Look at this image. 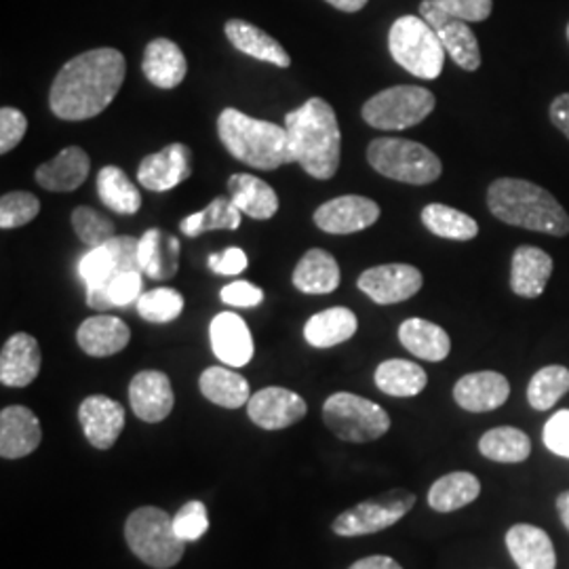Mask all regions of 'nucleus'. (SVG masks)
Masks as SVG:
<instances>
[{"mask_svg":"<svg viewBox=\"0 0 569 569\" xmlns=\"http://www.w3.org/2000/svg\"><path fill=\"white\" fill-rule=\"evenodd\" d=\"M380 220V204L367 197L346 194L331 199L315 211V224L329 234L361 232Z\"/></svg>","mask_w":569,"mask_h":569,"instance_id":"15","label":"nucleus"},{"mask_svg":"<svg viewBox=\"0 0 569 569\" xmlns=\"http://www.w3.org/2000/svg\"><path fill=\"white\" fill-rule=\"evenodd\" d=\"M213 355L228 367H244L253 359L249 326L234 312H220L209 326Z\"/></svg>","mask_w":569,"mask_h":569,"instance_id":"22","label":"nucleus"},{"mask_svg":"<svg viewBox=\"0 0 569 569\" xmlns=\"http://www.w3.org/2000/svg\"><path fill=\"white\" fill-rule=\"evenodd\" d=\"M428 385L427 371L413 361L388 359L376 369V387L388 397H416Z\"/></svg>","mask_w":569,"mask_h":569,"instance_id":"36","label":"nucleus"},{"mask_svg":"<svg viewBox=\"0 0 569 569\" xmlns=\"http://www.w3.org/2000/svg\"><path fill=\"white\" fill-rule=\"evenodd\" d=\"M557 512H559V519L563 521V526L569 531V491H563L557 496Z\"/></svg>","mask_w":569,"mask_h":569,"instance_id":"55","label":"nucleus"},{"mask_svg":"<svg viewBox=\"0 0 569 569\" xmlns=\"http://www.w3.org/2000/svg\"><path fill=\"white\" fill-rule=\"evenodd\" d=\"M140 266L152 281H169L180 272V241L161 228H150L140 239Z\"/></svg>","mask_w":569,"mask_h":569,"instance_id":"27","label":"nucleus"},{"mask_svg":"<svg viewBox=\"0 0 569 569\" xmlns=\"http://www.w3.org/2000/svg\"><path fill=\"white\" fill-rule=\"evenodd\" d=\"M509 380L498 371H475L453 387L456 403L470 413H488L509 401Z\"/></svg>","mask_w":569,"mask_h":569,"instance_id":"21","label":"nucleus"},{"mask_svg":"<svg viewBox=\"0 0 569 569\" xmlns=\"http://www.w3.org/2000/svg\"><path fill=\"white\" fill-rule=\"evenodd\" d=\"M399 340L413 357L430 363L448 359L451 340L443 327L430 323L427 319H407L399 327Z\"/></svg>","mask_w":569,"mask_h":569,"instance_id":"33","label":"nucleus"},{"mask_svg":"<svg viewBox=\"0 0 569 569\" xmlns=\"http://www.w3.org/2000/svg\"><path fill=\"white\" fill-rule=\"evenodd\" d=\"M98 194L102 203L121 216H133L142 207V194L138 186L127 178L121 167L108 164L98 173Z\"/></svg>","mask_w":569,"mask_h":569,"instance_id":"37","label":"nucleus"},{"mask_svg":"<svg viewBox=\"0 0 569 569\" xmlns=\"http://www.w3.org/2000/svg\"><path fill=\"white\" fill-rule=\"evenodd\" d=\"M489 211L505 224L552 237L569 234V216L549 190L517 178L496 180L488 188Z\"/></svg>","mask_w":569,"mask_h":569,"instance_id":"3","label":"nucleus"},{"mask_svg":"<svg viewBox=\"0 0 569 569\" xmlns=\"http://www.w3.org/2000/svg\"><path fill=\"white\" fill-rule=\"evenodd\" d=\"M183 310V296L178 289L159 287L146 291L138 300V312L148 323H171L176 321Z\"/></svg>","mask_w":569,"mask_h":569,"instance_id":"42","label":"nucleus"},{"mask_svg":"<svg viewBox=\"0 0 569 569\" xmlns=\"http://www.w3.org/2000/svg\"><path fill=\"white\" fill-rule=\"evenodd\" d=\"M569 392V369L563 366L542 367L529 380V406L538 411H549Z\"/></svg>","mask_w":569,"mask_h":569,"instance_id":"41","label":"nucleus"},{"mask_svg":"<svg viewBox=\"0 0 569 569\" xmlns=\"http://www.w3.org/2000/svg\"><path fill=\"white\" fill-rule=\"evenodd\" d=\"M192 176V152L186 143H169L161 152L143 157L138 182L150 192H167Z\"/></svg>","mask_w":569,"mask_h":569,"instance_id":"16","label":"nucleus"},{"mask_svg":"<svg viewBox=\"0 0 569 569\" xmlns=\"http://www.w3.org/2000/svg\"><path fill=\"white\" fill-rule=\"evenodd\" d=\"M143 77L159 89H176L188 72L182 49L169 39H154L143 51Z\"/></svg>","mask_w":569,"mask_h":569,"instance_id":"28","label":"nucleus"},{"mask_svg":"<svg viewBox=\"0 0 569 569\" xmlns=\"http://www.w3.org/2000/svg\"><path fill=\"white\" fill-rule=\"evenodd\" d=\"M124 540L142 563L154 569L178 566L186 550V542L173 528V517L157 507H142L129 515Z\"/></svg>","mask_w":569,"mask_h":569,"instance_id":"5","label":"nucleus"},{"mask_svg":"<svg viewBox=\"0 0 569 569\" xmlns=\"http://www.w3.org/2000/svg\"><path fill=\"white\" fill-rule=\"evenodd\" d=\"M28 131V119L18 108L4 106L0 110V152L9 154L23 140Z\"/></svg>","mask_w":569,"mask_h":569,"instance_id":"47","label":"nucleus"},{"mask_svg":"<svg viewBox=\"0 0 569 569\" xmlns=\"http://www.w3.org/2000/svg\"><path fill=\"white\" fill-rule=\"evenodd\" d=\"M293 163L315 180H331L342 159V133L336 110L323 98H310L284 117Z\"/></svg>","mask_w":569,"mask_h":569,"instance_id":"2","label":"nucleus"},{"mask_svg":"<svg viewBox=\"0 0 569 569\" xmlns=\"http://www.w3.org/2000/svg\"><path fill=\"white\" fill-rule=\"evenodd\" d=\"M348 569H403L392 557L387 555H371L366 559H359L357 563H352Z\"/></svg>","mask_w":569,"mask_h":569,"instance_id":"53","label":"nucleus"},{"mask_svg":"<svg viewBox=\"0 0 569 569\" xmlns=\"http://www.w3.org/2000/svg\"><path fill=\"white\" fill-rule=\"evenodd\" d=\"M293 284L308 296L331 293L340 284V266L326 249H310L293 270Z\"/></svg>","mask_w":569,"mask_h":569,"instance_id":"32","label":"nucleus"},{"mask_svg":"<svg viewBox=\"0 0 569 569\" xmlns=\"http://www.w3.org/2000/svg\"><path fill=\"white\" fill-rule=\"evenodd\" d=\"M479 451L491 462L519 465L526 462L531 453V441L519 428L498 427L488 430L479 439Z\"/></svg>","mask_w":569,"mask_h":569,"instance_id":"38","label":"nucleus"},{"mask_svg":"<svg viewBox=\"0 0 569 569\" xmlns=\"http://www.w3.org/2000/svg\"><path fill=\"white\" fill-rule=\"evenodd\" d=\"M199 388L207 401L226 409H239L251 399L249 382L228 367H207L199 378Z\"/></svg>","mask_w":569,"mask_h":569,"instance_id":"35","label":"nucleus"},{"mask_svg":"<svg viewBox=\"0 0 569 569\" xmlns=\"http://www.w3.org/2000/svg\"><path fill=\"white\" fill-rule=\"evenodd\" d=\"M308 411L305 399L283 387L262 388L256 392L249 403L247 413L256 427L264 430H283L298 425Z\"/></svg>","mask_w":569,"mask_h":569,"instance_id":"14","label":"nucleus"},{"mask_svg":"<svg viewBox=\"0 0 569 569\" xmlns=\"http://www.w3.org/2000/svg\"><path fill=\"white\" fill-rule=\"evenodd\" d=\"M72 226H74V232L79 234L82 243L89 244L91 249L102 247V244L112 241L117 237L114 234V222L108 220L102 213H98L96 209L84 207V204L72 211Z\"/></svg>","mask_w":569,"mask_h":569,"instance_id":"43","label":"nucleus"},{"mask_svg":"<svg viewBox=\"0 0 569 569\" xmlns=\"http://www.w3.org/2000/svg\"><path fill=\"white\" fill-rule=\"evenodd\" d=\"M326 427L348 443H371L382 439L390 428L385 407L352 392H336L323 406Z\"/></svg>","mask_w":569,"mask_h":569,"instance_id":"9","label":"nucleus"},{"mask_svg":"<svg viewBox=\"0 0 569 569\" xmlns=\"http://www.w3.org/2000/svg\"><path fill=\"white\" fill-rule=\"evenodd\" d=\"M416 507V493L407 489H390L387 493L373 496L359 502L357 507L345 510L333 521V533L342 538L371 536L378 531L392 528Z\"/></svg>","mask_w":569,"mask_h":569,"instance_id":"11","label":"nucleus"},{"mask_svg":"<svg viewBox=\"0 0 569 569\" xmlns=\"http://www.w3.org/2000/svg\"><path fill=\"white\" fill-rule=\"evenodd\" d=\"M41 211V201L32 192H7L0 199V228L13 230L32 222Z\"/></svg>","mask_w":569,"mask_h":569,"instance_id":"44","label":"nucleus"},{"mask_svg":"<svg viewBox=\"0 0 569 569\" xmlns=\"http://www.w3.org/2000/svg\"><path fill=\"white\" fill-rule=\"evenodd\" d=\"M552 274V258L538 247L523 244L515 251L510 266V287L521 298H540Z\"/></svg>","mask_w":569,"mask_h":569,"instance_id":"25","label":"nucleus"},{"mask_svg":"<svg viewBox=\"0 0 569 569\" xmlns=\"http://www.w3.org/2000/svg\"><path fill=\"white\" fill-rule=\"evenodd\" d=\"M228 199L253 220H270L279 211V194L274 188L251 173H234L228 180Z\"/></svg>","mask_w":569,"mask_h":569,"instance_id":"29","label":"nucleus"},{"mask_svg":"<svg viewBox=\"0 0 569 569\" xmlns=\"http://www.w3.org/2000/svg\"><path fill=\"white\" fill-rule=\"evenodd\" d=\"M422 272L416 266H373L359 277V289L376 305H399L422 289Z\"/></svg>","mask_w":569,"mask_h":569,"instance_id":"13","label":"nucleus"},{"mask_svg":"<svg viewBox=\"0 0 569 569\" xmlns=\"http://www.w3.org/2000/svg\"><path fill=\"white\" fill-rule=\"evenodd\" d=\"M388 49L392 60L409 74L435 81L441 77L448 51L437 32L425 18L403 16L392 23L388 34Z\"/></svg>","mask_w":569,"mask_h":569,"instance_id":"6","label":"nucleus"},{"mask_svg":"<svg viewBox=\"0 0 569 569\" xmlns=\"http://www.w3.org/2000/svg\"><path fill=\"white\" fill-rule=\"evenodd\" d=\"M129 403L133 413L148 422L157 425L173 411L176 395L169 376L157 369H146L133 376L129 385Z\"/></svg>","mask_w":569,"mask_h":569,"instance_id":"17","label":"nucleus"},{"mask_svg":"<svg viewBox=\"0 0 569 569\" xmlns=\"http://www.w3.org/2000/svg\"><path fill=\"white\" fill-rule=\"evenodd\" d=\"M140 270V239L114 237L112 241L89 249L79 262V274L87 287V306L93 310H110L106 287L121 272Z\"/></svg>","mask_w":569,"mask_h":569,"instance_id":"8","label":"nucleus"},{"mask_svg":"<svg viewBox=\"0 0 569 569\" xmlns=\"http://www.w3.org/2000/svg\"><path fill=\"white\" fill-rule=\"evenodd\" d=\"M449 16L462 21L488 20L493 9V0H435Z\"/></svg>","mask_w":569,"mask_h":569,"instance_id":"49","label":"nucleus"},{"mask_svg":"<svg viewBox=\"0 0 569 569\" xmlns=\"http://www.w3.org/2000/svg\"><path fill=\"white\" fill-rule=\"evenodd\" d=\"M367 161L388 180L413 186L437 182L443 171L439 157L425 143L401 138L373 140L367 148Z\"/></svg>","mask_w":569,"mask_h":569,"instance_id":"7","label":"nucleus"},{"mask_svg":"<svg viewBox=\"0 0 569 569\" xmlns=\"http://www.w3.org/2000/svg\"><path fill=\"white\" fill-rule=\"evenodd\" d=\"M79 420L87 441L96 449H110L124 428V407L106 397L91 395L79 407Z\"/></svg>","mask_w":569,"mask_h":569,"instance_id":"18","label":"nucleus"},{"mask_svg":"<svg viewBox=\"0 0 569 569\" xmlns=\"http://www.w3.org/2000/svg\"><path fill=\"white\" fill-rule=\"evenodd\" d=\"M542 439L552 453L569 460V409H561L550 418Z\"/></svg>","mask_w":569,"mask_h":569,"instance_id":"48","label":"nucleus"},{"mask_svg":"<svg viewBox=\"0 0 569 569\" xmlns=\"http://www.w3.org/2000/svg\"><path fill=\"white\" fill-rule=\"evenodd\" d=\"M435 96L416 84H397L367 100L361 114L363 121L382 131H403L425 121L435 110Z\"/></svg>","mask_w":569,"mask_h":569,"instance_id":"10","label":"nucleus"},{"mask_svg":"<svg viewBox=\"0 0 569 569\" xmlns=\"http://www.w3.org/2000/svg\"><path fill=\"white\" fill-rule=\"evenodd\" d=\"M131 329L124 321L112 315H98L82 321L77 331V342L89 357H112L127 348Z\"/></svg>","mask_w":569,"mask_h":569,"instance_id":"24","label":"nucleus"},{"mask_svg":"<svg viewBox=\"0 0 569 569\" xmlns=\"http://www.w3.org/2000/svg\"><path fill=\"white\" fill-rule=\"evenodd\" d=\"M143 272L131 270V272H121L114 277L110 284L106 287V298L112 308L133 305L142 296Z\"/></svg>","mask_w":569,"mask_h":569,"instance_id":"46","label":"nucleus"},{"mask_svg":"<svg viewBox=\"0 0 569 569\" xmlns=\"http://www.w3.org/2000/svg\"><path fill=\"white\" fill-rule=\"evenodd\" d=\"M41 346L30 333H13L0 352V382L4 387H30L41 373Z\"/></svg>","mask_w":569,"mask_h":569,"instance_id":"20","label":"nucleus"},{"mask_svg":"<svg viewBox=\"0 0 569 569\" xmlns=\"http://www.w3.org/2000/svg\"><path fill=\"white\" fill-rule=\"evenodd\" d=\"M507 549L519 569H555L557 552L549 533L531 523H517L507 531Z\"/></svg>","mask_w":569,"mask_h":569,"instance_id":"23","label":"nucleus"},{"mask_svg":"<svg viewBox=\"0 0 569 569\" xmlns=\"http://www.w3.org/2000/svg\"><path fill=\"white\" fill-rule=\"evenodd\" d=\"M218 136L237 161L253 169L274 171L293 163L284 127L247 117L237 108L222 110L218 117Z\"/></svg>","mask_w":569,"mask_h":569,"instance_id":"4","label":"nucleus"},{"mask_svg":"<svg viewBox=\"0 0 569 569\" xmlns=\"http://www.w3.org/2000/svg\"><path fill=\"white\" fill-rule=\"evenodd\" d=\"M173 528L183 542L201 540L204 531L209 529V515H207L203 502H199V500L186 502L182 509L178 510V515L173 517Z\"/></svg>","mask_w":569,"mask_h":569,"instance_id":"45","label":"nucleus"},{"mask_svg":"<svg viewBox=\"0 0 569 569\" xmlns=\"http://www.w3.org/2000/svg\"><path fill=\"white\" fill-rule=\"evenodd\" d=\"M568 39H569V26H568Z\"/></svg>","mask_w":569,"mask_h":569,"instance_id":"56","label":"nucleus"},{"mask_svg":"<svg viewBox=\"0 0 569 569\" xmlns=\"http://www.w3.org/2000/svg\"><path fill=\"white\" fill-rule=\"evenodd\" d=\"M127 74L121 51L102 47L68 61L49 91L51 112L61 121H87L114 102Z\"/></svg>","mask_w":569,"mask_h":569,"instance_id":"1","label":"nucleus"},{"mask_svg":"<svg viewBox=\"0 0 569 569\" xmlns=\"http://www.w3.org/2000/svg\"><path fill=\"white\" fill-rule=\"evenodd\" d=\"M481 493V481L467 470L449 472L428 489V507L437 512H453L472 505Z\"/></svg>","mask_w":569,"mask_h":569,"instance_id":"34","label":"nucleus"},{"mask_svg":"<svg viewBox=\"0 0 569 569\" xmlns=\"http://www.w3.org/2000/svg\"><path fill=\"white\" fill-rule=\"evenodd\" d=\"M42 428L37 413L23 406H9L0 411V456L20 460L41 446Z\"/></svg>","mask_w":569,"mask_h":569,"instance_id":"19","label":"nucleus"},{"mask_svg":"<svg viewBox=\"0 0 569 569\" xmlns=\"http://www.w3.org/2000/svg\"><path fill=\"white\" fill-rule=\"evenodd\" d=\"M550 121L555 127L569 138V93L559 96L555 102L550 103Z\"/></svg>","mask_w":569,"mask_h":569,"instance_id":"52","label":"nucleus"},{"mask_svg":"<svg viewBox=\"0 0 569 569\" xmlns=\"http://www.w3.org/2000/svg\"><path fill=\"white\" fill-rule=\"evenodd\" d=\"M331 7H336L338 11H346V13H357L366 7L369 0H326Z\"/></svg>","mask_w":569,"mask_h":569,"instance_id":"54","label":"nucleus"},{"mask_svg":"<svg viewBox=\"0 0 569 569\" xmlns=\"http://www.w3.org/2000/svg\"><path fill=\"white\" fill-rule=\"evenodd\" d=\"M226 37L232 42L234 49H239L244 56L253 60L268 61L279 68H289L291 58L281 47V42L274 41L270 34H266L262 28L244 20L226 21Z\"/></svg>","mask_w":569,"mask_h":569,"instance_id":"30","label":"nucleus"},{"mask_svg":"<svg viewBox=\"0 0 569 569\" xmlns=\"http://www.w3.org/2000/svg\"><path fill=\"white\" fill-rule=\"evenodd\" d=\"M420 18H425L430 23L439 41L443 42L449 58L460 68H465L467 72H475L481 66L479 41L470 30L468 21L449 16L448 11H443L435 0H425L420 4Z\"/></svg>","mask_w":569,"mask_h":569,"instance_id":"12","label":"nucleus"},{"mask_svg":"<svg viewBox=\"0 0 569 569\" xmlns=\"http://www.w3.org/2000/svg\"><path fill=\"white\" fill-rule=\"evenodd\" d=\"M209 268L216 274H224V277H237L247 270L249 258L241 247H228L220 253H211L207 260Z\"/></svg>","mask_w":569,"mask_h":569,"instance_id":"51","label":"nucleus"},{"mask_svg":"<svg viewBox=\"0 0 569 569\" xmlns=\"http://www.w3.org/2000/svg\"><path fill=\"white\" fill-rule=\"evenodd\" d=\"M357 329V315L350 308L336 306L317 312L306 321L305 338L312 348H333L348 342Z\"/></svg>","mask_w":569,"mask_h":569,"instance_id":"31","label":"nucleus"},{"mask_svg":"<svg viewBox=\"0 0 569 569\" xmlns=\"http://www.w3.org/2000/svg\"><path fill=\"white\" fill-rule=\"evenodd\" d=\"M89 154L79 146H68L37 169V182L49 192H72L89 178Z\"/></svg>","mask_w":569,"mask_h":569,"instance_id":"26","label":"nucleus"},{"mask_svg":"<svg viewBox=\"0 0 569 569\" xmlns=\"http://www.w3.org/2000/svg\"><path fill=\"white\" fill-rule=\"evenodd\" d=\"M222 302L234 308H253V306L262 305L264 300V291L260 287H256L249 281H234V283L226 284L220 291Z\"/></svg>","mask_w":569,"mask_h":569,"instance_id":"50","label":"nucleus"},{"mask_svg":"<svg viewBox=\"0 0 569 569\" xmlns=\"http://www.w3.org/2000/svg\"><path fill=\"white\" fill-rule=\"evenodd\" d=\"M422 224L432 234L449 241H470L479 234V224L470 216L448 204H427L422 209Z\"/></svg>","mask_w":569,"mask_h":569,"instance_id":"39","label":"nucleus"},{"mask_svg":"<svg viewBox=\"0 0 569 569\" xmlns=\"http://www.w3.org/2000/svg\"><path fill=\"white\" fill-rule=\"evenodd\" d=\"M243 213L230 199H213L203 211L192 213L180 222V230L186 237L194 239L211 230H237L241 226Z\"/></svg>","mask_w":569,"mask_h":569,"instance_id":"40","label":"nucleus"}]
</instances>
